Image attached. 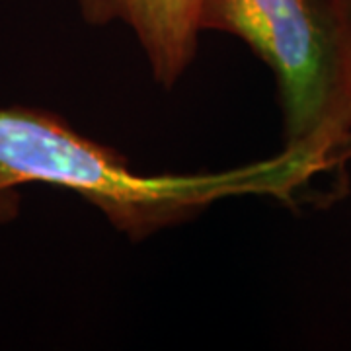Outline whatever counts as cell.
Segmentation results:
<instances>
[{
	"instance_id": "5b68a950",
	"label": "cell",
	"mask_w": 351,
	"mask_h": 351,
	"mask_svg": "<svg viewBox=\"0 0 351 351\" xmlns=\"http://www.w3.org/2000/svg\"><path fill=\"white\" fill-rule=\"evenodd\" d=\"M351 160V143L348 145V149H346V154H343V162H348Z\"/></svg>"
},
{
	"instance_id": "277c9868",
	"label": "cell",
	"mask_w": 351,
	"mask_h": 351,
	"mask_svg": "<svg viewBox=\"0 0 351 351\" xmlns=\"http://www.w3.org/2000/svg\"><path fill=\"white\" fill-rule=\"evenodd\" d=\"M20 213V195L18 189L2 191L0 193V223L14 221Z\"/></svg>"
},
{
	"instance_id": "3957f363",
	"label": "cell",
	"mask_w": 351,
	"mask_h": 351,
	"mask_svg": "<svg viewBox=\"0 0 351 351\" xmlns=\"http://www.w3.org/2000/svg\"><path fill=\"white\" fill-rule=\"evenodd\" d=\"M78 6L88 24L125 25L160 86L174 88L195 59L201 0H78Z\"/></svg>"
},
{
	"instance_id": "6da1fadb",
	"label": "cell",
	"mask_w": 351,
	"mask_h": 351,
	"mask_svg": "<svg viewBox=\"0 0 351 351\" xmlns=\"http://www.w3.org/2000/svg\"><path fill=\"white\" fill-rule=\"evenodd\" d=\"M304 180L283 152L226 172L145 174L57 113L27 106L0 108V193L24 184L69 189L133 240L184 223L225 197L293 201L308 186Z\"/></svg>"
},
{
	"instance_id": "7a4b0ae2",
	"label": "cell",
	"mask_w": 351,
	"mask_h": 351,
	"mask_svg": "<svg viewBox=\"0 0 351 351\" xmlns=\"http://www.w3.org/2000/svg\"><path fill=\"white\" fill-rule=\"evenodd\" d=\"M199 29L244 41L274 73L283 154L308 182L351 143V0H201Z\"/></svg>"
}]
</instances>
